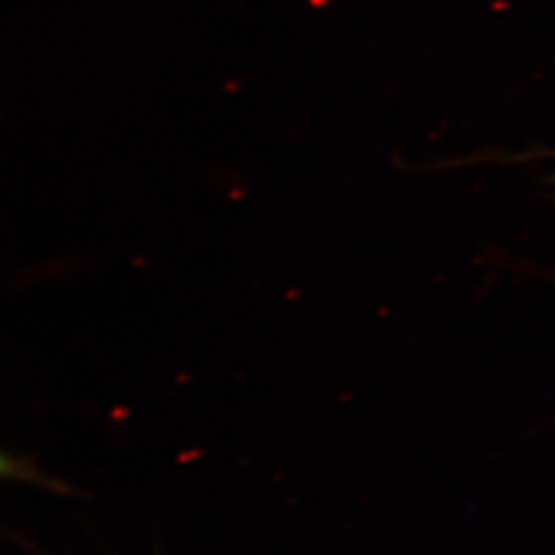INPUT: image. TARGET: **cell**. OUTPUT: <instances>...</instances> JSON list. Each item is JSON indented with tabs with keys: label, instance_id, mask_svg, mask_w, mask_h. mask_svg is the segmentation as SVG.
I'll return each mask as SVG.
<instances>
[]
</instances>
